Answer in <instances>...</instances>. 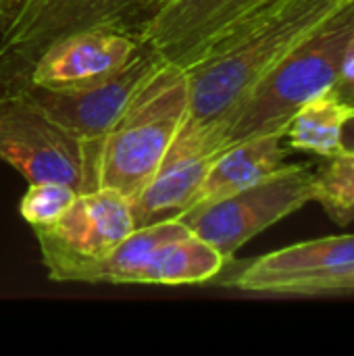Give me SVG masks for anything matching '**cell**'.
Instances as JSON below:
<instances>
[{"label":"cell","mask_w":354,"mask_h":356,"mask_svg":"<svg viewBox=\"0 0 354 356\" xmlns=\"http://www.w3.org/2000/svg\"><path fill=\"white\" fill-rule=\"evenodd\" d=\"M4 31V21H2V17H0V33Z\"/></svg>","instance_id":"22"},{"label":"cell","mask_w":354,"mask_h":356,"mask_svg":"<svg viewBox=\"0 0 354 356\" xmlns=\"http://www.w3.org/2000/svg\"><path fill=\"white\" fill-rule=\"evenodd\" d=\"M313 200L338 223H354V154L340 152L315 173Z\"/></svg>","instance_id":"16"},{"label":"cell","mask_w":354,"mask_h":356,"mask_svg":"<svg viewBox=\"0 0 354 356\" xmlns=\"http://www.w3.org/2000/svg\"><path fill=\"white\" fill-rule=\"evenodd\" d=\"M19 4H21V0H0V17H2V21H4V27L13 21V17H15Z\"/></svg>","instance_id":"20"},{"label":"cell","mask_w":354,"mask_h":356,"mask_svg":"<svg viewBox=\"0 0 354 356\" xmlns=\"http://www.w3.org/2000/svg\"><path fill=\"white\" fill-rule=\"evenodd\" d=\"M342 152L354 154V113L348 117V121L342 127V138H340Z\"/></svg>","instance_id":"19"},{"label":"cell","mask_w":354,"mask_h":356,"mask_svg":"<svg viewBox=\"0 0 354 356\" xmlns=\"http://www.w3.org/2000/svg\"><path fill=\"white\" fill-rule=\"evenodd\" d=\"M221 150L223 146L213 125L190 127L184 123L156 173L129 200L134 227L177 219L188 211L211 163Z\"/></svg>","instance_id":"9"},{"label":"cell","mask_w":354,"mask_h":356,"mask_svg":"<svg viewBox=\"0 0 354 356\" xmlns=\"http://www.w3.org/2000/svg\"><path fill=\"white\" fill-rule=\"evenodd\" d=\"M354 40V0H348L319 31L269 71L250 94L213 127L221 146L284 131L292 115L317 94L334 88Z\"/></svg>","instance_id":"2"},{"label":"cell","mask_w":354,"mask_h":356,"mask_svg":"<svg viewBox=\"0 0 354 356\" xmlns=\"http://www.w3.org/2000/svg\"><path fill=\"white\" fill-rule=\"evenodd\" d=\"M146 17L138 0H21L0 33V96L25 90L33 63L54 42L96 27L138 33Z\"/></svg>","instance_id":"5"},{"label":"cell","mask_w":354,"mask_h":356,"mask_svg":"<svg viewBox=\"0 0 354 356\" xmlns=\"http://www.w3.org/2000/svg\"><path fill=\"white\" fill-rule=\"evenodd\" d=\"M330 294H354V265L338 273L319 277L307 284L298 292V296H330Z\"/></svg>","instance_id":"18"},{"label":"cell","mask_w":354,"mask_h":356,"mask_svg":"<svg viewBox=\"0 0 354 356\" xmlns=\"http://www.w3.org/2000/svg\"><path fill=\"white\" fill-rule=\"evenodd\" d=\"M313 190L311 165H284L240 192L190 207L177 219L232 263L255 236L311 202Z\"/></svg>","instance_id":"6"},{"label":"cell","mask_w":354,"mask_h":356,"mask_svg":"<svg viewBox=\"0 0 354 356\" xmlns=\"http://www.w3.org/2000/svg\"><path fill=\"white\" fill-rule=\"evenodd\" d=\"M79 192L69 184L61 181H35L29 184L21 198V217L31 225V229H42L61 219V215L71 207Z\"/></svg>","instance_id":"17"},{"label":"cell","mask_w":354,"mask_h":356,"mask_svg":"<svg viewBox=\"0 0 354 356\" xmlns=\"http://www.w3.org/2000/svg\"><path fill=\"white\" fill-rule=\"evenodd\" d=\"M238 0H165L138 29V38L167 63L186 67L227 23Z\"/></svg>","instance_id":"12"},{"label":"cell","mask_w":354,"mask_h":356,"mask_svg":"<svg viewBox=\"0 0 354 356\" xmlns=\"http://www.w3.org/2000/svg\"><path fill=\"white\" fill-rule=\"evenodd\" d=\"M142 48L136 31L96 27L71 33L48 46L31 67L29 86L77 92L121 71Z\"/></svg>","instance_id":"10"},{"label":"cell","mask_w":354,"mask_h":356,"mask_svg":"<svg viewBox=\"0 0 354 356\" xmlns=\"http://www.w3.org/2000/svg\"><path fill=\"white\" fill-rule=\"evenodd\" d=\"M163 63L165 58L142 42L138 54L98 86L77 92H52L35 86H27V90L65 129L100 150L102 140L119 121L136 92Z\"/></svg>","instance_id":"8"},{"label":"cell","mask_w":354,"mask_h":356,"mask_svg":"<svg viewBox=\"0 0 354 356\" xmlns=\"http://www.w3.org/2000/svg\"><path fill=\"white\" fill-rule=\"evenodd\" d=\"M344 98H346V100H353V98H354V92H353V94H348V96H344Z\"/></svg>","instance_id":"23"},{"label":"cell","mask_w":354,"mask_h":356,"mask_svg":"<svg viewBox=\"0 0 354 356\" xmlns=\"http://www.w3.org/2000/svg\"><path fill=\"white\" fill-rule=\"evenodd\" d=\"M351 265H354V234L292 244L217 277L221 286L248 294L298 296L307 284Z\"/></svg>","instance_id":"11"},{"label":"cell","mask_w":354,"mask_h":356,"mask_svg":"<svg viewBox=\"0 0 354 356\" xmlns=\"http://www.w3.org/2000/svg\"><path fill=\"white\" fill-rule=\"evenodd\" d=\"M348 0H271L221 27L184 67L186 125L223 121L290 52L319 31Z\"/></svg>","instance_id":"1"},{"label":"cell","mask_w":354,"mask_h":356,"mask_svg":"<svg viewBox=\"0 0 354 356\" xmlns=\"http://www.w3.org/2000/svg\"><path fill=\"white\" fill-rule=\"evenodd\" d=\"M179 219L134 227L108 254L79 267L69 282L81 284H163V257L171 240L186 234Z\"/></svg>","instance_id":"13"},{"label":"cell","mask_w":354,"mask_h":356,"mask_svg":"<svg viewBox=\"0 0 354 356\" xmlns=\"http://www.w3.org/2000/svg\"><path fill=\"white\" fill-rule=\"evenodd\" d=\"M353 113L354 104H351L334 86L307 100L292 115L284 140L290 148L332 159L342 152V127Z\"/></svg>","instance_id":"15"},{"label":"cell","mask_w":354,"mask_h":356,"mask_svg":"<svg viewBox=\"0 0 354 356\" xmlns=\"http://www.w3.org/2000/svg\"><path fill=\"white\" fill-rule=\"evenodd\" d=\"M138 2H140V6L144 8V13H146V15H150L154 8H159V6H161L165 0H138Z\"/></svg>","instance_id":"21"},{"label":"cell","mask_w":354,"mask_h":356,"mask_svg":"<svg viewBox=\"0 0 354 356\" xmlns=\"http://www.w3.org/2000/svg\"><path fill=\"white\" fill-rule=\"evenodd\" d=\"M284 131H275L225 146L211 163L192 207L240 192L284 167Z\"/></svg>","instance_id":"14"},{"label":"cell","mask_w":354,"mask_h":356,"mask_svg":"<svg viewBox=\"0 0 354 356\" xmlns=\"http://www.w3.org/2000/svg\"><path fill=\"white\" fill-rule=\"evenodd\" d=\"M100 150L81 142L25 90L0 96V161L27 184L61 181L77 192L98 186Z\"/></svg>","instance_id":"4"},{"label":"cell","mask_w":354,"mask_h":356,"mask_svg":"<svg viewBox=\"0 0 354 356\" xmlns=\"http://www.w3.org/2000/svg\"><path fill=\"white\" fill-rule=\"evenodd\" d=\"M188 117L186 71L163 63L100 144L98 186L134 198L156 173Z\"/></svg>","instance_id":"3"},{"label":"cell","mask_w":354,"mask_h":356,"mask_svg":"<svg viewBox=\"0 0 354 356\" xmlns=\"http://www.w3.org/2000/svg\"><path fill=\"white\" fill-rule=\"evenodd\" d=\"M131 229L129 198L111 188H96L79 192L56 223L33 234L48 277L69 282L79 267L108 254Z\"/></svg>","instance_id":"7"},{"label":"cell","mask_w":354,"mask_h":356,"mask_svg":"<svg viewBox=\"0 0 354 356\" xmlns=\"http://www.w3.org/2000/svg\"><path fill=\"white\" fill-rule=\"evenodd\" d=\"M348 102H351V104H354V98H353V100H348Z\"/></svg>","instance_id":"24"}]
</instances>
